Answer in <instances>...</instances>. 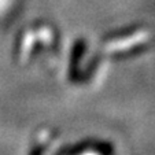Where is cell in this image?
<instances>
[{"mask_svg": "<svg viewBox=\"0 0 155 155\" xmlns=\"http://www.w3.org/2000/svg\"><path fill=\"white\" fill-rule=\"evenodd\" d=\"M54 38H55V33L52 28L47 24L28 28L19 38V45H18L19 62L21 63L28 62L38 48L40 51L51 48L54 44Z\"/></svg>", "mask_w": 155, "mask_h": 155, "instance_id": "6da1fadb", "label": "cell"}, {"mask_svg": "<svg viewBox=\"0 0 155 155\" xmlns=\"http://www.w3.org/2000/svg\"><path fill=\"white\" fill-rule=\"evenodd\" d=\"M151 38L148 30H135L130 33H124V35H113L103 41V51L107 55H122V54L130 52L135 48L143 45L144 43Z\"/></svg>", "mask_w": 155, "mask_h": 155, "instance_id": "7a4b0ae2", "label": "cell"}, {"mask_svg": "<svg viewBox=\"0 0 155 155\" xmlns=\"http://www.w3.org/2000/svg\"><path fill=\"white\" fill-rule=\"evenodd\" d=\"M108 152H106L102 147L97 146H84L81 148L74 150L73 152H70L69 155H107Z\"/></svg>", "mask_w": 155, "mask_h": 155, "instance_id": "3957f363", "label": "cell"}, {"mask_svg": "<svg viewBox=\"0 0 155 155\" xmlns=\"http://www.w3.org/2000/svg\"><path fill=\"white\" fill-rule=\"evenodd\" d=\"M12 7V0H0V24L7 17Z\"/></svg>", "mask_w": 155, "mask_h": 155, "instance_id": "277c9868", "label": "cell"}]
</instances>
